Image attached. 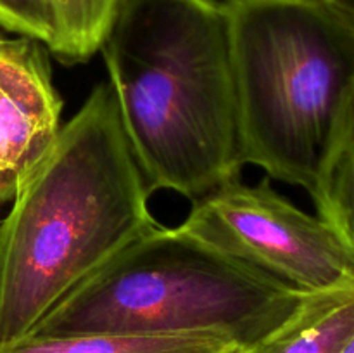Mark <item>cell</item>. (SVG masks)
I'll return each mask as SVG.
<instances>
[{
	"label": "cell",
	"mask_w": 354,
	"mask_h": 353,
	"mask_svg": "<svg viewBox=\"0 0 354 353\" xmlns=\"http://www.w3.org/2000/svg\"><path fill=\"white\" fill-rule=\"evenodd\" d=\"M149 192L197 201L244 166L227 10L218 0H121L100 51Z\"/></svg>",
	"instance_id": "7a4b0ae2"
},
{
	"label": "cell",
	"mask_w": 354,
	"mask_h": 353,
	"mask_svg": "<svg viewBox=\"0 0 354 353\" xmlns=\"http://www.w3.org/2000/svg\"><path fill=\"white\" fill-rule=\"evenodd\" d=\"M339 353H354V336L351 339H349L348 343H346L344 348H342Z\"/></svg>",
	"instance_id": "4fadbf2b"
},
{
	"label": "cell",
	"mask_w": 354,
	"mask_h": 353,
	"mask_svg": "<svg viewBox=\"0 0 354 353\" xmlns=\"http://www.w3.org/2000/svg\"><path fill=\"white\" fill-rule=\"evenodd\" d=\"M241 345L214 332L135 334L93 332L73 336H35L0 346V353H239Z\"/></svg>",
	"instance_id": "ba28073f"
},
{
	"label": "cell",
	"mask_w": 354,
	"mask_h": 353,
	"mask_svg": "<svg viewBox=\"0 0 354 353\" xmlns=\"http://www.w3.org/2000/svg\"><path fill=\"white\" fill-rule=\"evenodd\" d=\"M121 0H48L54 38L48 52L62 64L85 62L100 51Z\"/></svg>",
	"instance_id": "9c48e42d"
},
{
	"label": "cell",
	"mask_w": 354,
	"mask_h": 353,
	"mask_svg": "<svg viewBox=\"0 0 354 353\" xmlns=\"http://www.w3.org/2000/svg\"><path fill=\"white\" fill-rule=\"evenodd\" d=\"M304 296L178 227L159 225L76 287L31 334L214 332L248 348L282 325Z\"/></svg>",
	"instance_id": "277c9868"
},
{
	"label": "cell",
	"mask_w": 354,
	"mask_h": 353,
	"mask_svg": "<svg viewBox=\"0 0 354 353\" xmlns=\"http://www.w3.org/2000/svg\"><path fill=\"white\" fill-rule=\"evenodd\" d=\"M0 26L35 38L47 48L54 38L48 0H0Z\"/></svg>",
	"instance_id": "8fae6325"
},
{
	"label": "cell",
	"mask_w": 354,
	"mask_h": 353,
	"mask_svg": "<svg viewBox=\"0 0 354 353\" xmlns=\"http://www.w3.org/2000/svg\"><path fill=\"white\" fill-rule=\"evenodd\" d=\"M310 194L318 217L354 251V111L332 145Z\"/></svg>",
	"instance_id": "30bf717a"
},
{
	"label": "cell",
	"mask_w": 354,
	"mask_h": 353,
	"mask_svg": "<svg viewBox=\"0 0 354 353\" xmlns=\"http://www.w3.org/2000/svg\"><path fill=\"white\" fill-rule=\"evenodd\" d=\"M242 161L311 192L354 111V31L325 0H223Z\"/></svg>",
	"instance_id": "3957f363"
},
{
	"label": "cell",
	"mask_w": 354,
	"mask_h": 353,
	"mask_svg": "<svg viewBox=\"0 0 354 353\" xmlns=\"http://www.w3.org/2000/svg\"><path fill=\"white\" fill-rule=\"evenodd\" d=\"M335 12L349 23H354V0H325Z\"/></svg>",
	"instance_id": "7c38bea8"
},
{
	"label": "cell",
	"mask_w": 354,
	"mask_h": 353,
	"mask_svg": "<svg viewBox=\"0 0 354 353\" xmlns=\"http://www.w3.org/2000/svg\"><path fill=\"white\" fill-rule=\"evenodd\" d=\"M342 19H344V17H342ZM346 21V19H344ZM346 23H348L349 24V26H351L353 28V31H354V23H349V21H346Z\"/></svg>",
	"instance_id": "5bb4252c"
},
{
	"label": "cell",
	"mask_w": 354,
	"mask_h": 353,
	"mask_svg": "<svg viewBox=\"0 0 354 353\" xmlns=\"http://www.w3.org/2000/svg\"><path fill=\"white\" fill-rule=\"evenodd\" d=\"M149 197L113 90L99 83L0 224V346L31 334L76 287L158 228Z\"/></svg>",
	"instance_id": "6da1fadb"
},
{
	"label": "cell",
	"mask_w": 354,
	"mask_h": 353,
	"mask_svg": "<svg viewBox=\"0 0 354 353\" xmlns=\"http://www.w3.org/2000/svg\"><path fill=\"white\" fill-rule=\"evenodd\" d=\"M354 336V287L306 294L282 325L239 353H339Z\"/></svg>",
	"instance_id": "52a82bcc"
},
{
	"label": "cell",
	"mask_w": 354,
	"mask_h": 353,
	"mask_svg": "<svg viewBox=\"0 0 354 353\" xmlns=\"http://www.w3.org/2000/svg\"><path fill=\"white\" fill-rule=\"evenodd\" d=\"M48 48L0 33V206L16 196L61 130Z\"/></svg>",
	"instance_id": "8992f818"
},
{
	"label": "cell",
	"mask_w": 354,
	"mask_h": 353,
	"mask_svg": "<svg viewBox=\"0 0 354 353\" xmlns=\"http://www.w3.org/2000/svg\"><path fill=\"white\" fill-rule=\"evenodd\" d=\"M268 176L232 180L194 201L178 228L301 294L354 287V251L320 217L280 196Z\"/></svg>",
	"instance_id": "5b68a950"
}]
</instances>
